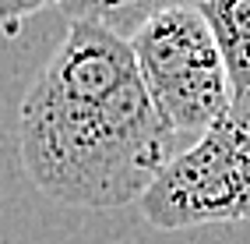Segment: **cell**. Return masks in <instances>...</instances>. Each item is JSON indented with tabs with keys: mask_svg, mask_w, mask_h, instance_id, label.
<instances>
[{
	"mask_svg": "<svg viewBox=\"0 0 250 244\" xmlns=\"http://www.w3.org/2000/svg\"><path fill=\"white\" fill-rule=\"evenodd\" d=\"M28 181L74 209L141 202L183 145L155 110L130 39L74 18L18 110Z\"/></svg>",
	"mask_w": 250,
	"mask_h": 244,
	"instance_id": "6da1fadb",
	"label": "cell"
},
{
	"mask_svg": "<svg viewBox=\"0 0 250 244\" xmlns=\"http://www.w3.org/2000/svg\"><path fill=\"white\" fill-rule=\"evenodd\" d=\"M130 50L155 110L180 145L197 142L232 110L222 53L197 7H169L148 18L130 36Z\"/></svg>",
	"mask_w": 250,
	"mask_h": 244,
	"instance_id": "7a4b0ae2",
	"label": "cell"
},
{
	"mask_svg": "<svg viewBox=\"0 0 250 244\" xmlns=\"http://www.w3.org/2000/svg\"><path fill=\"white\" fill-rule=\"evenodd\" d=\"M138 205L155 230L250 220V131L226 113L166 163Z\"/></svg>",
	"mask_w": 250,
	"mask_h": 244,
	"instance_id": "3957f363",
	"label": "cell"
},
{
	"mask_svg": "<svg viewBox=\"0 0 250 244\" xmlns=\"http://www.w3.org/2000/svg\"><path fill=\"white\" fill-rule=\"evenodd\" d=\"M197 11L222 53L232 99L250 92V0H201Z\"/></svg>",
	"mask_w": 250,
	"mask_h": 244,
	"instance_id": "277c9868",
	"label": "cell"
},
{
	"mask_svg": "<svg viewBox=\"0 0 250 244\" xmlns=\"http://www.w3.org/2000/svg\"><path fill=\"white\" fill-rule=\"evenodd\" d=\"M201 0H63L67 18H85V22H99L120 36H134V32L155 18V14L169 11V7H197Z\"/></svg>",
	"mask_w": 250,
	"mask_h": 244,
	"instance_id": "5b68a950",
	"label": "cell"
},
{
	"mask_svg": "<svg viewBox=\"0 0 250 244\" xmlns=\"http://www.w3.org/2000/svg\"><path fill=\"white\" fill-rule=\"evenodd\" d=\"M46 7H63V0H0V36L14 39L32 14Z\"/></svg>",
	"mask_w": 250,
	"mask_h": 244,
	"instance_id": "8992f818",
	"label": "cell"
},
{
	"mask_svg": "<svg viewBox=\"0 0 250 244\" xmlns=\"http://www.w3.org/2000/svg\"><path fill=\"white\" fill-rule=\"evenodd\" d=\"M229 113H232V121H240L247 131H250V92L240 96V99H232V110Z\"/></svg>",
	"mask_w": 250,
	"mask_h": 244,
	"instance_id": "52a82bcc",
	"label": "cell"
}]
</instances>
